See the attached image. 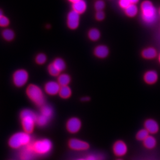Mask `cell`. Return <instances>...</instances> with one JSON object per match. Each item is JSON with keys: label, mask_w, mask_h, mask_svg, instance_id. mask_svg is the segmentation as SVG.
Returning <instances> with one entry per match:
<instances>
[{"label": "cell", "mask_w": 160, "mask_h": 160, "mask_svg": "<svg viewBox=\"0 0 160 160\" xmlns=\"http://www.w3.org/2000/svg\"><path fill=\"white\" fill-rule=\"evenodd\" d=\"M20 116L24 131L29 134L32 133L35 129V125L36 124L38 115L33 110L25 109L21 111Z\"/></svg>", "instance_id": "obj_1"}, {"label": "cell", "mask_w": 160, "mask_h": 160, "mask_svg": "<svg viewBox=\"0 0 160 160\" xmlns=\"http://www.w3.org/2000/svg\"><path fill=\"white\" fill-rule=\"evenodd\" d=\"M32 142L30 134L26 132H19L12 135L8 140V145L12 149H18Z\"/></svg>", "instance_id": "obj_2"}, {"label": "cell", "mask_w": 160, "mask_h": 160, "mask_svg": "<svg viewBox=\"0 0 160 160\" xmlns=\"http://www.w3.org/2000/svg\"><path fill=\"white\" fill-rule=\"evenodd\" d=\"M26 93L29 99L38 106H43L45 104V97L42 90L35 84L29 85L27 88Z\"/></svg>", "instance_id": "obj_3"}, {"label": "cell", "mask_w": 160, "mask_h": 160, "mask_svg": "<svg viewBox=\"0 0 160 160\" xmlns=\"http://www.w3.org/2000/svg\"><path fill=\"white\" fill-rule=\"evenodd\" d=\"M141 17L145 22L152 24L157 19V11L152 3L149 1H145L141 5Z\"/></svg>", "instance_id": "obj_4"}, {"label": "cell", "mask_w": 160, "mask_h": 160, "mask_svg": "<svg viewBox=\"0 0 160 160\" xmlns=\"http://www.w3.org/2000/svg\"><path fill=\"white\" fill-rule=\"evenodd\" d=\"M32 147L37 155L43 156L48 154L53 148V143L47 138L40 139L32 142Z\"/></svg>", "instance_id": "obj_5"}, {"label": "cell", "mask_w": 160, "mask_h": 160, "mask_svg": "<svg viewBox=\"0 0 160 160\" xmlns=\"http://www.w3.org/2000/svg\"><path fill=\"white\" fill-rule=\"evenodd\" d=\"M29 79V74L24 69L16 71L13 75V82L17 87L21 88L26 85Z\"/></svg>", "instance_id": "obj_6"}, {"label": "cell", "mask_w": 160, "mask_h": 160, "mask_svg": "<svg viewBox=\"0 0 160 160\" xmlns=\"http://www.w3.org/2000/svg\"><path fill=\"white\" fill-rule=\"evenodd\" d=\"M21 148L22 149L19 154L20 160H33L35 159L37 154L33 150L32 142Z\"/></svg>", "instance_id": "obj_7"}, {"label": "cell", "mask_w": 160, "mask_h": 160, "mask_svg": "<svg viewBox=\"0 0 160 160\" xmlns=\"http://www.w3.org/2000/svg\"><path fill=\"white\" fill-rule=\"evenodd\" d=\"M69 146L71 149L77 151L88 150L89 147L88 143L77 138H73L69 142Z\"/></svg>", "instance_id": "obj_8"}, {"label": "cell", "mask_w": 160, "mask_h": 160, "mask_svg": "<svg viewBox=\"0 0 160 160\" xmlns=\"http://www.w3.org/2000/svg\"><path fill=\"white\" fill-rule=\"evenodd\" d=\"M80 14L74 11H72L68 14L67 17V24L70 29H76L80 23Z\"/></svg>", "instance_id": "obj_9"}, {"label": "cell", "mask_w": 160, "mask_h": 160, "mask_svg": "<svg viewBox=\"0 0 160 160\" xmlns=\"http://www.w3.org/2000/svg\"><path fill=\"white\" fill-rule=\"evenodd\" d=\"M81 121L79 118L73 117L70 119L67 122V129L71 133L78 132L81 128Z\"/></svg>", "instance_id": "obj_10"}, {"label": "cell", "mask_w": 160, "mask_h": 160, "mask_svg": "<svg viewBox=\"0 0 160 160\" xmlns=\"http://www.w3.org/2000/svg\"><path fill=\"white\" fill-rule=\"evenodd\" d=\"M61 86L57 82L50 81L46 83L44 90L46 93L50 95H55L59 93Z\"/></svg>", "instance_id": "obj_11"}, {"label": "cell", "mask_w": 160, "mask_h": 160, "mask_svg": "<svg viewBox=\"0 0 160 160\" xmlns=\"http://www.w3.org/2000/svg\"><path fill=\"white\" fill-rule=\"evenodd\" d=\"M113 152L118 157H122L127 153V147L123 141H117L113 146Z\"/></svg>", "instance_id": "obj_12"}, {"label": "cell", "mask_w": 160, "mask_h": 160, "mask_svg": "<svg viewBox=\"0 0 160 160\" xmlns=\"http://www.w3.org/2000/svg\"><path fill=\"white\" fill-rule=\"evenodd\" d=\"M145 128L151 134L157 133L159 129L157 122L153 119H148L145 121Z\"/></svg>", "instance_id": "obj_13"}, {"label": "cell", "mask_w": 160, "mask_h": 160, "mask_svg": "<svg viewBox=\"0 0 160 160\" xmlns=\"http://www.w3.org/2000/svg\"><path fill=\"white\" fill-rule=\"evenodd\" d=\"M87 5L84 0H79L75 3H72L73 11L79 14H83L86 11Z\"/></svg>", "instance_id": "obj_14"}, {"label": "cell", "mask_w": 160, "mask_h": 160, "mask_svg": "<svg viewBox=\"0 0 160 160\" xmlns=\"http://www.w3.org/2000/svg\"><path fill=\"white\" fill-rule=\"evenodd\" d=\"M94 54L99 58H104L109 54V49L106 46H98L94 50Z\"/></svg>", "instance_id": "obj_15"}, {"label": "cell", "mask_w": 160, "mask_h": 160, "mask_svg": "<svg viewBox=\"0 0 160 160\" xmlns=\"http://www.w3.org/2000/svg\"><path fill=\"white\" fill-rule=\"evenodd\" d=\"M158 76L157 73L154 71H149L146 72L144 75V80L148 84L155 83L157 80Z\"/></svg>", "instance_id": "obj_16"}, {"label": "cell", "mask_w": 160, "mask_h": 160, "mask_svg": "<svg viewBox=\"0 0 160 160\" xmlns=\"http://www.w3.org/2000/svg\"><path fill=\"white\" fill-rule=\"evenodd\" d=\"M2 36L5 41L11 42L15 38V33L14 31L9 28H6L2 32Z\"/></svg>", "instance_id": "obj_17"}, {"label": "cell", "mask_w": 160, "mask_h": 160, "mask_svg": "<svg viewBox=\"0 0 160 160\" xmlns=\"http://www.w3.org/2000/svg\"><path fill=\"white\" fill-rule=\"evenodd\" d=\"M70 82H71V78L68 74H60L58 76L57 82L61 86H68Z\"/></svg>", "instance_id": "obj_18"}, {"label": "cell", "mask_w": 160, "mask_h": 160, "mask_svg": "<svg viewBox=\"0 0 160 160\" xmlns=\"http://www.w3.org/2000/svg\"><path fill=\"white\" fill-rule=\"evenodd\" d=\"M58 94L61 98L67 99L71 97L72 91H71V89L68 86H61V89Z\"/></svg>", "instance_id": "obj_19"}, {"label": "cell", "mask_w": 160, "mask_h": 160, "mask_svg": "<svg viewBox=\"0 0 160 160\" xmlns=\"http://www.w3.org/2000/svg\"><path fill=\"white\" fill-rule=\"evenodd\" d=\"M53 109L52 107L48 105L44 104L43 106L41 107V114L44 115V116L51 119V117L53 115Z\"/></svg>", "instance_id": "obj_20"}, {"label": "cell", "mask_w": 160, "mask_h": 160, "mask_svg": "<svg viewBox=\"0 0 160 160\" xmlns=\"http://www.w3.org/2000/svg\"><path fill=\"white\" fill-rule=\"evenodd\" d=\"M126 15L128 17H133L137 15L138 12L137 7L135 4L131 3L126 9H125Z\"/></svg>", "instance_id": "obj_21"}, {"label": "cell", "mask_w": 160, "mask_h": 160, "mask_svg": "<svg viewBox=\"0 0 160 160\" xmlns=\"http://www.w3.org/2000/svg\"><path fill=\"white\" fill-rule=\"evenodd\" d=\"M156 139L154 137L152 136H149L144 141V145L145 147L148 149H153L156 146Z\"/></svg>", "instance_id": "obj_22"}, {"label": "cell", "mask_w": 160, "mask_h": 160, "mask_svg": "<svg viewBox=\"0 0 160 160\" xmlns=\"http://www.w3.org/2000/svg\"><path fill=\"white\" fill-rule=\"evenodd\" d=\"M142 55L146 59H153L157 56V52L153 48H148L143 50Z\"/></svg>", "instance_id": "obj_23"}, {"label": "cell", "mask_w": 160, "mask_h": 160, "mask_svg": "<svg viewBox=\"0 0 160 160\" xmlns=\"http://www.w3.org/2000/svg\"><path fill=\"white\" fill-rule=\"evenodd\" d=\"M52 63L55 67H56V68L61 72L64 71L66 67L65 61L62 59L59 58L55 59Z\"/></svg>", "instance_id": "obj_24"}, {"label": "cell", "mask_w": 160, "mask_h": 160, "mask_svg": "<svg viewBox=\"0 0 160 160\" xmlns=\"http://www.w3.org/2000/svg\"><path fill=\"white\" fill-rule=\"evenodd\" d=\"M50 119L47 118L46 117L44 116V115L42 114H40L38 115L37 119H36V124L40 127H45V125L48 124L49 121H50Z\"/></svg>", "instance_id": "obj_25"}, {"label": "cell", "mask_w": 160, "mask_h": 160, "mask_svg": "<svg viewBox=\"0 0 160 160\" xmlns=\"http://www.w3.org/2000/svg\"><path fill=\"white\" fill-rule=\"evenodd\" d=\"M88 37L92 41H97L100 37L99 31L96 29H92L88 32Z\"/></svg>", "instance_id": "obj_26"}, {"label": "cell", "mask_w": 160, "mask_h": 160, "mask_svg": "<svg viewBox=\"0 0 160 160\" xmlns=\"http://www.w3.org/2000/svg\"><path fill=\"white\" fill-rule=\"evenodd\" d=\"M35 62L39 65H43L47 61V56L43 53H39L35 57Z\"/></svg>", "instance_id": "obj_27"}, {"label": "cell", "mask_w": 160, "mask_h": 160, "mask_svg": "<svg viewBox=\"0 0 160 160\" xmlns=\"http://www.w3.org/2000/svg\"><path fill=\"white\" fill-rule=\"evenodd\" d=\"M149 132L146 128L142 129L138 131L136 135V138L138 141H144L149 135Z\"/></svg>", "instance_id": "obj_28"}, {"label": "cell", "mask_w": 160, "mask_h": 160, "mask_svg": "<svg viewBox=\"0 0 160 160\" xmlns=\"http://www.w3.org/2000/svg\"><path fill=\"white\" fill-rule=\"evenodd\" d=\"M48 71L51 75L54 77L58 76L61 73V72L56 68V67L53 65V63L50 64V65H48Z\"/></svg>", "instance_id": "obj_29"}, {"label": "cell", "mask_w": 160, "mask_h": 160, "mask_svg": "<svg viewBox=\"0 0 160 160\" xmlns=\"http://www.w3.org/2000/svg\"><path fill=\"white\" fill-rule=\"evenodd\" d=\"M10 24V20L6 16L3 15L0 17V27L6 28Z\"/></svg>", "instance_id": "obj_30"}, {"label": "cell", "mask_w": 160, "mask_h": 160, "mask_svg": "<svg viewBox=\"0 0 160 160\" xmlns=\"http://www.w3.org/2000/svg\"><path fill=\"white\" fill-rule=\"evenodd\" d=\"M104 6H105V4L104 2L100 0L97 1L95 4V8L97 11H103V9L104 8Z\"/></svg>", "instance_id": "obj_31"}, {"label": "cell", "mask_w": 160, "mask_h": 160, "mask_svg": "<svg viewBox=\"0 0 160 160\" xmlns=\"http://www.w3.org/2000/svg\"><path fill=\"white\" fill-rule=\"evenodd\" d=\"M131 4V2L130 1V0H120V6L123 9H126Z\"/></svg>", "instance_id": "obj_32"}, {"label": "cell", "mask_w": 160, "mask_h": 160, "mask_svg": "<svg viewBox=\"0 0 160 160\" xmlns=\"http://www.w3.org/2000/svg\"><path fill=\"white\" fill-rule=\"evenodd\" d=\"M102 156L97 154H91L86 158V160H103Z\"/></svg>", "instance_id": "obj_33"}, {"label": "cell", "mask_w": 160, "mask_h": 160, "mask_svg": "<svg viewBox=\"0 0 160 160\" xmlns=\"http://www.w3.org/2000/svg\"><path fill=\"white\" fill-rule=\"evenodd\" d=\"M96 18L98 20H103L104 18V12H103V11H97L96 14Z\"/></svg>", "instance_id": "obj_34"}, {"label": "cell", "mask_w": 160, "mask_h": 160, "mask_svg": "<svg viewBox=\"0 0 160 160\" xmlns=\"http://www.w3.org/2000/svg\"><path fill=\"white\" fill-rule=\"evenodd\" d=\"M82 100L83 101H89V98L88 97H84V98H82Z\"/></svg>", "instance_id": "obj_35"}, {"label": "cell", "mask_w": 160, "mask_h": 160, "mask_svg": "<svg viewBox=\"0 0 160 160\" xmlns=\"http://www.w3.org/2000/svg\"><path fill=\"white\" fill-rule=\"evenodd\" d=\"M130 1L131 2V3L136 4V3H137L139 1V0H130Z\"/></svg>", "instance_id": "obj_36"}, {"label": "cell", "mask_w": 160, "mask_h": 160, "mask_svg": "<svg viewBox=\"0 0 160 160\" xmlns=\"http://www.w3.org/2000/svg\"><path fill=\"white\" fill-rule=\"evenodd\" d=\"M70 2H71V3H75L76 2L78 1L79 0H69Z\"/></svg>", "instance_id": "obj_37"}, {"label": "cell", "mask_w": 160, "mask_h": 160, "mask_svg": "<svg viewBox=\"0 0 160 160\" xmlns=\"http://www.w3.org/2000/svg\"><path fill=\"white\" fill-rule=\"evenodd\" d=\"M3 15V12L1 9H0V17Z\"/></svg>", "instance_id": "obj_38"}, {"label": "cell", "mask_w": 160, "mask_h": 160, "mask_svg": "<svg viewBox=\"0 0 160 160\" xmlns=\"http://www.w3.org/2000/svg\"><path fill=\"white\" fill-rule=\"evenodd\" d=\"M86 160V159H78V160Z\"/></svg>", "instance_id": "obj_39"}, {"label": "cell", "mask_w": 160, "mask_h": 160, "mask_svg": "<svg viewBox=\"0 0 160 160\" xmlns=\"http://www.w3.org/2000/svg\"><path fill=\"white\" fill-rule=\"evenodd\" d=\"M159 60H160V57H159Z\"/></svg>", "instance_id": "obj_40"}, {"label": "cell", "mask_w": 160, "mask_h": 160, "mask_svg": "<svg viewBox=\"0 0 160 160\" xmlns=\"http://www.w3.org/2000/svg\"><path fill=\"white\" fill-rule=\"evenodd\" d=\"M159 14H160V10H159Z\"/></svg>", "instance_id": "obj_41"}, {"label": "cell", "mask_w": 160, "mask_h": 160, "mask_svg": "<svg viewBox=\"0 0 160 160\" xmlns=\"http://www.w3.org/2000/svg\"><path fill=\"white\" fill-rule=\"evenodd\" d=\"M121 160V159H119V160Z\"/></svg>", "instance_id": "obj_42"}]
</instances>
